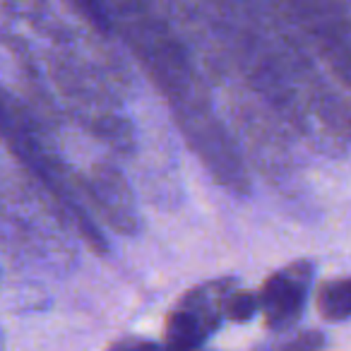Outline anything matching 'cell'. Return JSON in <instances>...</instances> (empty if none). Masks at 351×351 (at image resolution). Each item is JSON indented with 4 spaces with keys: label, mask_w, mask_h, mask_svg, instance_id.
Instances as JSON below:
<instances>
[{
    "label": "cell",
    "mask_w": 351,
    "mask_h": 351,
    "mask_svg": "<svg viewBox=\"0 0 351 351\" xmlns=\"http://www.w3.org/2000/svg\"><path fill=\"white\" fill-rule=\"evenodd\" d=\"M236 287L234 279H217L188 291L169 313L164 341L169 351H197L224 320V298Z\"/></svg>",
    "instance_id": "cell-1"
},
{
    "label": "cell",
    "mask_w": 351,
    "mask_h": 351,
    "mask_svg": "<svg viewBox=\"0 0 351 351\" xmlns=\"http://www.w3.org/2000/svg\"><path fill=\"white\" fill-rule=\"evenodd\" d=\"M313 282V265L308 260H298L287 267L277 269L265 279L260 287V311L265 315V325L274 332H284L296 325L306 308L308 289Z\"/></svg>",
    "instance_id": "cell-2"
},
{
    "label": "cell",
    "mask_w": 351,
    "mask_h": 351,
    "mask_svg": "<svg viewBox=\"0 0 351 351\" xmlns=\"http://www.w3.org/2000/svg\"><path fill=\"white\" fill-rule=\"evenodd\" d=\"M89 191H92L94 202L101 210V215L113 224V229H118L121 234H132L137 229L135 200H132V193L121 171L104 164L94 166Z\"/></svg>",
    "instance_id": "cell-3"
},
{
    "label": "cell",
    "mask_w": 351,
    "mask_h": 351,
    "mask_svg": "<svg viewBox=\"0 0 351 351\" xmlns=\"http://www.w3.org/2000/svg\"><path fill=\"white\" fill-rule=\"evenodd\" d=\"M317 313L330 322H341L351 317V277L330 279L317 289Z\"/></svg>",
    "instance_id": "cell-4"
},
{
    "label": "cell",
    "mask_w": 351,
    "mask_h": 351,
    "mask_svg": "<svg viewBox=\"0 0 351 351\" xmlns=\"http://www.w3.org/2000/svg\"><path fill=\"white\" fill-rule=\"evenodd\" d=\"M260 308V296L253 291L234 287L224 298V317L231 322H248L250 317L258 313Z\"/></svg>",
    "instance_id": "cell-5"
},
{
    "label": "cell",
    "mask_w": 351,
    "mask_h": 351,
    "mask_svg": "<svg viewBox=\"0 0 351 351\" xmlns=\"http://www.w3.org/2000/svg\"><path fill=\"white\" fill-rule=\"evenodd\" d=\"M68 3L84 20L92 22L97 29L108 32V15H106V8L101 5V0H68Z\"/></svg>",
    "instance_id": "cell-6"
},
{
    "label": "cell",
    "mask_w": 351,
    "mask_h": 351,
    "mask_svg": "<svg viewBox=\"0 0 351 351\" xmlns=\"http://www.w3.org/2000/svg\"><path fill=\"white\" fill-rule=\"evenodd\" d=\"M320 349H322L320 332H301V335L289 341V344H282L269 351H320Z\"/></svg>",
    "instance_id": "cell-7"
},
{
    "label": "cell",
    "mask_w": 351,
    "mask_h": 351,
    "mask_svg": "<svg viewBox=\"0 0 351 351\" xmlns=\"http://www.w3.org/2000/svg\"><path fill=\"white\" fill-rule=\"evenodd\" d=\"M108 351H169L166 346H159L149 339H137V337H125L108 346Z\"/></svg>",
    "instance_id": "cell-8"
}]
</instances>
